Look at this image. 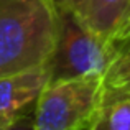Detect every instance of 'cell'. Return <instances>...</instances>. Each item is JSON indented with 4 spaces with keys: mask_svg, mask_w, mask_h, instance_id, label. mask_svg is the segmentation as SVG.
Instances as JSON below:
<instances>
[{
    "mask_svg": "<svg viewBox=\"0 0 130 130\" xmlns=\"http://www.w3.org/2000/svg\"><path fill=\"white\" fill-rule=\"evenodd\" d=\"M13 120H15V119H2V117H0V130H5Z\"/></svg>",
    "mask_w": 130,
    "mask_h": 130,
    "instance_id": "cell-12",
    "label": "cell"
},
{
    "mask_svg": "<svg viewBox=\"0 0 130 130\" xmlns=\"http://www.w3.org/2000/svg\"><path fill=\"white\" fill-rule=\"evenodd\" d=\"M102 99V77L50 79L33 105V128L87 130Z\"/></svg>",
    "mask_w": 130,
    "mask_h": 130,
    "instance_id": "cell-3",
    "label": "cell"
},
{
    "mask_svg": "<svg viewBox=\"0 0 130 130\" xmlns=\"http://www.w3.org/2000/svg\"><path fill=\"white\" fill-rule=\"evenodd\" d=\"M112 43H114L117 53H127V51H130V30L127 33H124L120 38H117L115 41H112Z\"/></svg>",
    "mask_w": 130,
    "mask_h": 130,
    "instance_id": "cell-10",
    "label": "cell"
},
{
    "mask_svg": "<svg viewBox=\"0 0 130 130\" xmlns=\"http://www.w3.org/2000/svg\"><path fill=\"white\" fill-rule=\"evenodd\" d=\"M115 56L112 41L92 31L76 13L59 10L56 41L46 63L50 79L104 77Z\"/></svg>",
    "mask_w": 130,
    "mask_h": 130,
    "instance_id": "cell-2",
    "label": "cell"
},
{
    "mask_svg": "<svg viewBox=\"0 0 130 130\" xmlns=\"http://www.w3.org/2000/svg\"><path fill=\"white\" fill-rule=\"evenodd\" d=\"M48 81V64L0 76V117L18 119L25 110L30 112Z\"/></svg>",
    "mask_w": 130,
    "mask_h": 130,
    "instance_id": "cell-4",
    "label": "cell"
},
{
    "mask_svg": "<svg viewBox=\"0 0 130 130\" xmlns=\"http://www.w3.org/2000/svg\"><path fill=\"white\" fill-rule=\"evenodd\" d=\"M130 15V0H87L84 23L109 41L120 31Z\"/></svg>",
    "mask_w": 130,
    "mask_h": 130,
    "instance_id": "cell-5",
    "label": "cell"
},
{
    "mask_svg": "<svg viewBox=\"0 0 130 130\" xmlns=\"http://www.w3.org/2000/svg\"><path fill=\"white\" fill-rule=\"evenodd\" d=\"M5 130H35L33 128V120H31V112H26V114L20 115V117L15 119Z\"/></svg>",
    "mask_w": 130,
    "mask_h": 130,
    "instance_id": "cell-9",
    "label": "cell"
},
{
    "mask_svg": "<svg viewBox=\"0 0 130 130\" xmlns=\"http://www.w3.org/2000/svg\"><path fill=\"white\" fill-rule=\"evenodd\" d=\"M87 130H130V97H105Z\"/></svg>",
    "mask_w": 130,
    "mask_h": 130,
    "instance_id": "cell-6",
    "label": "cell"
},
{
    "mask_svg": "<svg viewBox=\"0 0 130 130\" xmlns=\"http://www.w3.org/2000/svg\"><path fill=\"white\" fill-rule=\"evenodd\" d=\"M128 30H130V15H128V18H127V22H125V23H124V26H122V28H120V31H119V33H117V35H115V36H114V40H112V41H115V40H117V38H120V36H122V35H124V33H127V31H128Z\"/></svg>",
    "mask_w": 130,
    "mask_h": 130,
    "instance_id": "cell-11",
    "label": "cell"
},
{
    "mask_svg": "<svg viewBox=\"0 0 130 130\" xmlns=\"http://www.w3.org/2000/svg\"><path fill=\"white\" fill-rule=\"evenodd\" d=\"M104 81L105 97H130V51L117 53Z\"/></svg>",
    "mask_w": 130,
    "mask_h": 130,
    "instance_id": "cell-7",
    "label": "cell"
},
{
    "mask_svg": "<svg viewBox=\"0 0 130 130\" xmlns=\"http://www.w3.org/2000/svg\"><path fill=\"white\" fill-rule=\"evenodd\" d=\"M59 10H69L84 20L87 8V0H54Z\"/></svg>",
    "mask_w": 130,
    "mask_h": 130,
    "instance_id": "cell-8",
    "label": "cell"
},
{
    "mask_svg": "<svg viewBox=\"0 0 130 130\" xmlns=\"http://www.w3.org/2000/svg\"><path fill=\"white\" fill-rule=\"evenodd\" d=\"M58 15L54 0H0V76L48 63Z\"/></svg>",
    "mask_w": 130,
    "mask_h": 130,
    "instance_id": "cell-1",
    "label": "cell"
}]
</instances>
